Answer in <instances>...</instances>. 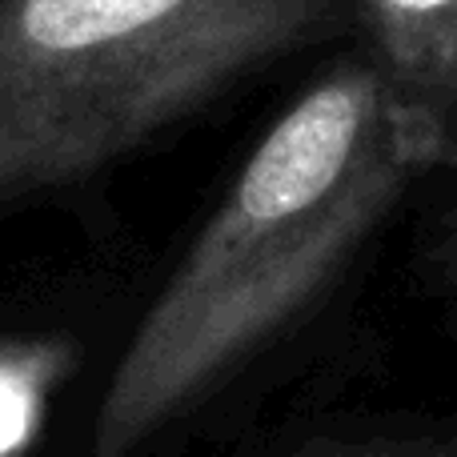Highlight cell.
Listing matches in <instances>:
<instances>
[{"mask_svg":"<svg viewBox=\"0 0 457 457\" xmlns=\"http://www.w3.org/2000/svg\"><path fill=\"white\" fill-rule=\"evenodd\" d=\"M442 265H445V281H450V289H453V297H457V217H453V225H450V237H445Z\"/></svg>","mask_w":457,"mask_h":457,"instance_id":"8992f818","label":"cell"},{"mask_svg":"<svg viewBox=\"0 0 457 457\" xmlns=\"http://www.w3.org/2000/svg\"><path fill=\"white\" fill-rule=\"evenodd\" d=\"M378 64L429 169H457V0H357Z\"/></svg>","mask_w":457,"mask_h":457,"instance_id":"3957f363","label":"cell"},{"mask_svg":"<svg viewBox=\"0 0 457 457\" xmlns=\"http://www.w3.org/2000/svg\"><path fill=\"white\" fill-rule=\"evenodd\" d=\"M77 370L64 337L0 341V457H24L40 437L53 394Z\"/></svg>","mask_w":457,"mask_h":457,"instance_id":"277c9868","label":"cell"},{"mask_svg":"<svg viewBox=\"0 0 457 457\" xmlns=\"http://www.w3.org/2000/svg\"><path fill=\"white\" fill-rule=\"evenodd\" d=\"M317 457H457V442H413V445H370V450H329Z\"/></svg>","mask_w":457,"mask_h":457,"instance_id":"5b68a950","label":"cell"},{"mask_svg":"<svg viewBox=\"0 0 457 457\" xmlns=\"http://www.w3.org/2000/svg\"><path fill=\"white\" fill-rule=\"evenodd\" d=\"M341 0H0V209L101 177L285 53Z\"/></svg>","mask_w":457,"mask_h":457,"instance_id":"7a4b0ae2","label":"cell"},{"mask_svg":"<svg viewBox=\"0 0 457 457\" xmlns=\"http://www.w3.org/2000/svg\"><path fill=\"white\" fill-rule=\"evenodd\" d=\"M426 173L370 56L317 77L261 137L137 321L93 421V457H133L297 325Z\"/></svg>","mask_w":457,"mask_h":457,"instance_id":"6da1fadb","label":"cell"}]
</instances>
